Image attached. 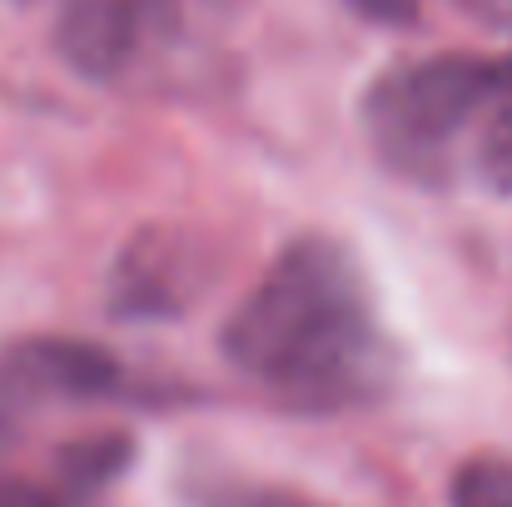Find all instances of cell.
Segmentation results:
<instances>
[{
    "label": "cell",
    "instance_id": "3",
    "mask_svg": "<svg viewBox=\"0 0 512 507\" xmlns=\"http://www.w3.org/2000/svg\"><path fill=\"white\" fill-rule=\"evenodd\" d=\"M125 388L115 353L85 338H20L0 353V438L25 428L40 408L95 403Z\"/></svg>",
    "mask_w": 512,
    "mask_h": 507
},
{
    "label": "cell",
    "instance_id": "5",
    "mask_svg": "<svg viewBox=\"0 0 512 507\" xmlns=\"http://www.w3.org/2000/svg\"><path fill=\"white\" fill-rule=\"evenodd\" d=\"M453 507H512V463L473 458L453 473Z\"/></svg>",
    "mask_w": 512,
    "mask_h": 507
},
{
    "label": "cell",
    "instance_id": "6",
    "mask_svg": "<svg viewBox=\"0 0 512 507\" xmlns=\"http://www.w3.org/2000/svg\"><path fill=\"white\" fill-rule=\"evenodd\" d=\"M478 179L493 189V194H512V100H503L483 135H478Z\"/></svg>",
    "mask_w": 512,
    "mask_h": 507
},
{
    "label": "cell",
    "instance_id": "4",
    "mask_svg": "<svg viewBox=\"0 0 512 507\" xmlns=\"http://www.w3.org/2000/svg\"><path fill=\"white\" fill-rule=\"evenodd\" d=\"M199 279H204V264L189 234H174V229L140 234L115 264L110 309L125 319H165L199 294Z\"/></svg>",
    "mask_w": 512,
    "mask_h": 507
},
{
    "label": "cell",
    "instance_id": "8",
    "mask_svg": "<svg viewBox=\"0 0 512 507\" xmlns=\"http://www.w3.org/2000/svg\"><path fill=\"white\" fill-rule=\"evenodd\" d=\"M348 5L368 20H383V25H403L418 15V0H348Z\"/></svg>",
    "mask_w": 512,
    "mask_h": 507
},
{
    "label": "cell",
    "instance_id": "1",
    "mask_svg": "<svg viewBox=\"0 0 512 507\" xmlns=\"http://www.w3.org/2000/svg\"><path fill=\"white\" fill-rule=\"evenodd\" d=\"M224 358L294 413H348L388 398L398 348L363 264L329 234L274 254L219 334Z\"/></svg>",
    "mask_w": 512,
    "mask_h": 507
},
{
    "label": "cell",
    "instance_id": "7",
    "mask_svg": "<svg viewBox=\"0 0 512 507\" xmlns=\"http://www.w3.org/2000/svg\"><path fill=\"white\" fill-rule=\"evenodd\" d=\"M80 498H85V493H80L60 468H55L50 483L0 468V507H80Z\"/></svg>",
    "mask_w": 512,
    "mask_h": 507
},
{
    "label": "cell",
    "instance_id": "2",
    "mask_svg": "<svg viewBox=\"0 0 512 507\" xmlns=\"http://www.w3.org/2000/svg\"><path fill=\"white\" fill-rule=\"evenodd\" d=\"M512 100V55H423L388 65L363 95V135L373 155L408 179H443L453 140Z\"/></svg>",
    "mask_w": 512,
    "mask_h": 507
},
{
    "label": "cell",
    "instance_id": "9",
    "mask_svg": "<svg viewBox=\"0 0 512 507\" xmlns=\"http://www.w3.org/2000/svg\"><path fill=\"white\" fill-rule=\"evenodd\" d=\"M473 15H483L488 25H512V0H463Z\"/></svg>",
    "mask_w": 512,
    "mask_h": 507
}]
</instances>
